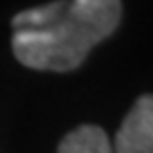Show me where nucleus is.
Returning <instances> with one entry per match:
<instances>
[{
    "label": "nucleus",
    "instance_id": "20e7f679",
    "mask_svg": "<svg viewBox=\"0 0 153 153\" xmlns=\"http://www.w3.org/2000/svg\"><path fill=\"white\" fill-rule=\"evenodd\" d=\"M68 0H54L46 6H38V8H30L12 18V28L14 32H34V30H42L48 24H52L58 18V14L64 10Z\"/></svg>",
    "mask_w": 153,
    "mask_h": 153
},
{
    "label": "nucleus",
    "instance_id": "f03ea898",
    "mask_svg": "<svg viewBox=\"0 0 153 153\" xmlns=\"http://www.w3.org/2000/svg\"><path fill=\"white\" fill-rule=\"evenodd\" d=\"M114 153H153V96L137 97L111 145Z\"/></svg>",
    "mask_w": 153,
    "mask_h": 153
},
{
    "label": "nucleus",
    "instance_id": "f257e3e1",
    "mask_svg": "<svg viewBox=\"0 0 153 153\" xmlns=\"http://www.w3.org/2000/svg\"><path fill=\"white\" fill-rule=\"evenodd\" d=\"M121 20V0H68L52 24L34 32H14L12 50L32 70L70 72L90 50L114 34Z\"/></svg>",
    "mask_w": 153,
    "mask_h": 153
},
{
    "label": "nucleus",
    "instance_id": "7ed1b4c3",
    "mask_svg": "<svg viewBox=\"0 0 153 153\" xmlns=\"http://www.w3.org/2000/svg\"><path fill=\"white\" fill-rule=\"evenodd\" d=\"M56 153H114L105 131L100 125H79L64 137Z\"/></svg>",
    "mask_w": 153,
    "mask_h": 153
}]
</instances>
